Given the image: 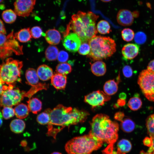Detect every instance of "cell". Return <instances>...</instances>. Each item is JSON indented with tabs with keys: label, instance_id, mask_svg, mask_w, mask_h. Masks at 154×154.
<instances>
[{
	"label": "cell",
	"instance_id": "cell-38",
	"mask_svg": "<svg viewBox=\"0 0 154 154\" xmlns=\"http://www.w3.org/2000/svg\"><path fill=\"white\" fill-rule=\"evenodd\" d=\"M145 34L142 32H139L135 35L134 37V40L137 43L141 44L144 43L146 40Z\"/></svg>",
	"mask_w": 154,
	"mask_h": 154
},
{
	"label": "cell",
	"instance_id": "cell-33",
	"mask_svg": "<svg viewBox=\"0 0 154 154\" xmlns=\"http://www.w3.org/2000/svg\"><path fill=\"white\" fill-rule=\"evenodd\" d=\"M121 34L123 39L127 42L132 41L134 38L135 35L134 31L128 28L123 29L121 31Z\"/></svg>",
	"mask_w": 154,
	"mask_h": 154
},
{
	"label": "cell",
	"instance_id": "cell-31",
	"mask_svg": "<svg viewBox=\"0 0 154 154\" xmlns=\"http://www.w3.org/2000/svg\"><path fill=\"white\" fill-rule=\"evenodd\" d=\"M72 70V68L71 65L66 62L58 64L56 68V73L66 75L70 73Z\"/></svg>",
	"mask_w": 154,
	"mask_h": 154
},
{
	"label": "cell",
	"instance_id": "cell-55",
	"mask_svg": "<svg viewBox=\"0 0 154 154\" xmlns=\"http://www.w3.org/2000/svg\"><path fill=\"white\" fill-rule=\"evenodd\" d=\"M153 154H154V152H153Z\"/></svg>",
	"mask_w": 154,
	"mask_h": 154
},
{
	"label": "cell",
	"instance_id": "cell-6",
	"mask_svg": "<svg viewBox=\"0 0 154 154\" xmlns=\"http://www.w3.org/2000/svg\"><path fill=\"white\" fill-rule=\"evenodd\" d=\"M22 61L8 58L0 64V81L3 84L14 85L20 82Z\"/></svg>",
	"mask_w": 154,
	"mask_h": 154
},
{
	"label": "cell",
	"instance_id": "cell-12",
	"mask_svg": "<svg viewBox=\"0 0 154 154\" xmlns=\"http://www.w3.org/2000/svg\"><path fill=\"white\" fill-rule=\"evenodd\" d=\"M62 43L64 48L71 52H77L81 43V41L78 35L74 33H69L64 37Z\"/></svg>",
	"mask_w": 154,
	"mask_h": 154
},
{
	"label": "cell",
	"instance_id": "cell-39",
	"mask_svg": "<svg viewBox=\"0 0 154 154\" xmlns=\"http://www.w3.org/2000/svg\"><path fill=\"white\" fill-rule=\"evenodd\" d=\"M68 57L69 55L67 52L61 50L59 52L57 59L60 62L64 63L68 60Z\"/></svg>",
	"mask_w": 154,
	"mask_h": 154
},
{
	"label": "cell",
	"instance_id": "cell-9",
	"mask_svg": "<svg viewBox=\"0 0 154 154\" xmlns=\"http://www.w3.org/2000/svg\"><path fill=\"white\" fill-rule=\"evenodd\" d=\"M137 82L145 97L149 101L154 102V72L147 69L142 70Z\"/></svg>",
	"mask_w": 154,
	"mask_h": 154
},
{
	"label": "cell",
	"instance_id": "cell-30",
	"mask_svg": "<svg viewBox=\"0 0 154 154\" xmlns=\"http://www.w3.org/2000/svg\"><path fill=\"white\" fill-rule=\"evenodd\" d=\"M142 104L141 99L139 97L135 96L130 99L128 102L127 105L131 110L135 111L141 108Z\"/></svg>",
	"mask_w": 154,
	"mask_h": 154
},
{
	"label": "cell",
	"instance_id": "cell-32",
	"mask_svg": "<svg viewBox=\"0 0 154 154\" xmlns=\"http://www.w3.org/2000/svg\"><path fill=\"white\" fill-rule=\"evenodd\" d=\"M148 133L150 137L154 136V114L149 116L146 120Z\"/></svg>",
	"mask_w": 154,
	"mask_h": 154
},
{
	"label": "cell",
	"instance_id": "cell-19",
	"mask_svg": "<svg viewBox=\"0 0 154 154\" xmlns=\"http://www.w3.org/2000/svg\"><path fill=\"white\" fill-rule=\"evenodd\" d=\"M119 74L117 77V80L116 82L114 80H111L106 81L104 84L103 89L104 92L109 96L115 94L118 89V84L119 82Z\"/></svg>",
	"mask_w": 154,
	"mask_h": 154
},
{
	"label": "cell",
	"instance_id": "cell-48",
	"mask_svg": "<svg viewBox=\"0 0 154 154\" xmlns=\"http://www.w3.org/2000/svg\"><path fill=\"white\" fill-rule=\"evenodd\" d=\"M4 85L0 81V95H1L3 91Z\"/></svg>",
	"mask_w": 154,
	"mask_h": 154
},
{
	"label": "cell",
	"instance_id": "cell-29",
	"mask_svg": "<svg viewBox=\"0 0 154 154\" xmlns=\"http://www.w3.org/2000/svg\"><path fill=\"white\" fill-rule=\"evenodd\" d=\"M97 29L98 32L102 34H108L111 31L109 23L104 20H101L98 22Z\"/></svg>",
	"mask_w": 154,
	"mask_h": 154
},
{
	"label": "cell",
	"instance_id": "cell-17",
	"mask_svg": "<svg viewBox=\"0 0 154 154\" xmlns=\"http://www.w3.org/2000/svg\"><path fill=\"white\" fill-rule=\"evenodd\" d=\"M44 36L47 42L52 45L58 44L61 39L60 33L54 29L47 30Z\"/></svg>",
	"mask_w": 154,
	"mask_h": 154
},
{
	"label": "cell",
	"instance_id": "cell-44",
	"mask_svg": "<svg viewBox=\"0 0 154 154\" xmlns=\"http://www.w3.org/2000/svg\"><path fill=\"white\" fill-rule=\"evenodd\" d=\"M147 69L154 72V59L151 60L148 63Z\"/></svg>",
	"mask_w": 154,
	"mask_h": 154
},
{
	"label": "cell",
	"instance_id": "cell-21",
	"mask_svg": "<svg viewBox=\"0 0 154 154\" xmlns=\"http://www.w3.org/2000/svg\"><path fill=\"white\" fill-rule=\"evenodd\" d=\"M132 145L128 140L123 139L119 141L117 144V150L115 154H126L131 149Z\"/></svg>",
	"mask_w": 154,
	"mask_h": 154
},
{
	"label": "cell",
	"instance_id": "cell-50",
	"mask_svg": "<svg viewBox=\"0 0 154 154\" xmlns=\"http://www.w3.org/2000/svg\"><path fill=\"white\" fill-rule=\"evenodd\" d=\"M140 154H153L152 153H148V152L147 153H146L142 150L141 151Z\"/></svg>",
	"mask_w": 154,
	"mask_h": 154
},
{
	"label": "cell",
	"instance_id": "cell-18",
	"mask_svg": "<svg viewBox=\"0 0 154 154\" xmlns=\"http://www.w3.org/2000/svg\"><path fill=\"white\" fill-rule=\"evenodd\" d=\"M37 72L39 78L43 81L51 79L54 74L52 69L46 64L40 66Z\"/></svg>",
	"mask_w": 154,
	"mask_h": 154
},
{
	"label": "cell",
	"instance_id": "cell-20",
	"mask_svg": "<svg viewBox=\"0 0 154 154\" xmlns=\"http://www.w3.org/2000/svg\"><path fill=\"white\" fill-rule=\"evenodd\" d=\"M91 69L92 72L96 76H103L106 71V65L103 62L98 61L91 64Z\"/></svg>",
	"mask_w": 154,
	"mask_h": 154
},
{
	"label": "cell",
	"instance_id": "cell-10",
	"mask_svg": "<svg viewBox=\"0 0 154 154\" xmlns=\"http://www.w3.org/2000/svg\"><path fill=\"white\" fill-rule=\"evenodd\" d=\"M110 99V96L102 91L98 90L86 95L84 96V101L94 108L103 105L106 102L109 101Z\"/></svg>",
	"mask_w": 154,
	"mask_h": 154
},
{
	"label": "cell",
	"instance_id": "cell-23",
	"mask_svg": "<svg viewBox=\"0 0 154 154\" xmlns=\"http://www.w3.org/2000/svg\"><path fill=\"white\" fill-rule=\"evenodd\" d=\"M27 102L29 111L34 114H37L42 109V102L37 98H34L29 99Z\"/></svg>",
	"mask_w": 154,
	"mask_h": 154
},
{
	"label": "cell",
	"instance_id": "cell-52",
	"mask_svg": "<svg viewBox=\"0 0 154 154\" xmlns=\"http://www.w3.org/2000/svg\"><path fill=\"white\" fill-rule=\"evenodd\" d=\"M51 154H62L61 153L59 152H53Z\"/></svg>",
	"mask_w": 154,
	"mask_h": 154
},
{
	"label": "cell",
	"instance_id": "cell-37",
	"mask_svg": "<svg viewBox=\"0 0 154 154\" xmlns=\"http://www.w3.org/2000/svg\"><path fill=\"white\" fill-rule=\"evenodd\" d=\"M32 37L35 38H38L40 37L44 34L41 28L39 26L33 27L30 30Z\"/></svg>",
	"mask_w": 154,
	"mask_h": 154
},
{
	"label": "cell",
	"instance_id": "cell-35",
	"mask_svg": "<svg viewBox=\"0 0 154 154\" xmlns=\"http://www.w3.org/2000/svg\"><path fill=\"white\" fill-rule=\"evenodd\" d=\"M2 112L3 117L6 119L12 117L15 114L14 109L10 107H4Z\"/></svg>",
	"mask_w": 154,
	"mask_h": 154
},
{
	"label": "cell",
	"instance_id": "cell-53",
	"mask_svg": "<svg viewBox=\"0 0 154 154\" xmlns=\"http://www.w3.org/2000/svg\"><path fill=\"white\" fill-rule=\"evenodd\" d=\"M1 95H0V106H1Z\"/></svg>",
	"mask_w": 154,
	"mask_h": 154
},
{
	"label": "cell",
	"instance_id": "cell-43",
	"mask_svg": "<svg viewBox=\"0 0 154 154\" xmlns=\"http://www.w3.org/2000/svg\"><path fill=\"white\" fill-rule=\"evenodd\" d=\"M0 33L6 34V31L2 20L0 19Z\"/></svg>",
	"mask_w": 154,
	"mask_h": 154
},
{
	"label": "cell",
	"instance_id": "cell-3",
	"mask_svg": "<svg viewBox=\"0 0 154 154\" xmlns=\"http://www.w3.org/2000/svg\"><path fill=\"white\" fill-rule=\"evenodd\" d=\"M90 124L89 134L103 142L114 144L117 140L119 125L116 121H112L107 115L96 114L92 118Z\"/></svg>",
	"mask_w": 154,
	"mask_h": 154
},
{
	"label": "cell",
	"instance_id": "cell-25",
	"mask_svg": "<svg viewBox=\"0 0 154 154\" xmlns=\"http://www.w3.org/2000/svg\"><path fill=\"white\" fill-rule=\"evenodd\" d=\"M11 130L13 132L19 133L22 132L25 127V122L21 119H15L13 120L10 125Z\"/></svg>",
	"mask_w": 154,
	"mask_h": 154
},
{
	"label": "cell",
	"instance_id": "cell-28",
	"mask_svg": "<svg viewBox=\"0 0 154 154\" xmlns=\"http://www.w3.org/2000/svg\"><path fill=\"white\" fill-rule=\"evenodd\" d=\"M16 15L14 11L11 9H7L3 12L2 17L6 23L11 24L14 22L16 20Z\"/></svg>",
	"mask_w": 154,
	"mask_h": 154
},
{
	"label": "cell",
	"instance_id": "cell-45",
	"mask_svg": "<svg viewBox=\"0 0 154 154\" xmlns=\"http://www.w3.org/2000/svg\"><path fill=\"white\" fill-rule=\"evenodd\" d=\"M125 100L119 98L117 101V104L118 106H123L125 105Z\"/></svg>",
	"mask_w": 154,
	"mask_h": 154
},
{
	"label": "cell",
	"instance_id": "cell-13",
	"mask_svg": "<svg viewBox=\"0 0 154 154\" xmlns=\"http://www.w3.org/2000/svg\"><path fill=\"white\" fill-rule=\"evenodd\" d=\"M134 17L133 12L127 9H121L117 13V20L118 23L124 26L131 25L133 23Z\"/></svg>",
	"mask_w": 154,
	"mask_h": 154
},
{
	"label": "cell",
	"instance_id": "cell-34",
	"mask_svg": "<svg viewBox=\"0 0 154 154\" xmlns=\"http://www.w3.org/2000/svg\"><path fill=\"white\" fill-rule=\"evenodd\" d=\"M50 120L49 114L45 110L44 112L38 115L37 118V122L40 124L42 125L48 124Z\"/></svg>",
	"mask_w": 154,
	"mask_h": 154
},
{
	"label": "cell",
	"instance_id": "cell-5",
	"mask_svg": "<svg viewBox=\"0 0 154 154\" xmlns=\"http://www.w3.org/2000/svg\"><path fill=\"white\" fill-rule=\"evenodd\" d=\"M103 143L89 134L72 139L66 143L65 148L68 154H91L100 148Z\"/></svg>",
	"mask_w": 154,
	"mask_h": 154
},
{
	"label": "cell",
	"instance_id": "cell-2",
	"mask_svg": "<svg viewBox=\"0 0 154 154\" xmlns=\"http://www.w3.org/2000/svg\"><path fill=\"white\" fill-rule=\"evenodd\" d=\"M99 17L91 11H79L72 16V19L64 33V37L72 31L78 35L81 43L87 42L97 33L96 23Z\"/></svg>",
	"mask_w": 154,
	"mask_h": 154
},
{
	"label": "cell",
	"instance_id": "cell-49",
	"mask_svg": "<svg viewBox=\"0 0 154 154\" xmlns=\"http://www.w3.org/2000/svg\"><path fill=\"white\" fill-rule=\"evenodd\" d=\"M3 123V116L1 113L0 112V127Z\"/></svg>",
	"mask_w": 154,
	"mask_h": 154
},
{
	"label": "cell",
	"instance_id": "cell-14",
	"mask_svg": "<svg viewBox=\"0 0 154 154\" xmlns=\"http://www.w3.org/2000/svg\"><path fill=\"white\" fill-rule=\"evenodd\" d=\"M139 51L138 45L133 43H128L123 47L121 52L125 58L131 60L135 58L138 55Z\"/></svg>",
	"mask_w": 154,
	"mask_h": 154
},
{
	"label": "cell",
	"instance_id": "cell-22",
	"mask_svg": "<svg viewBox=\"0 0 154 154\" xmlns=\"http://www.w3.org/2000/svg\"><path fill=\"white\" fill-rule=\"evenodd\" d=\"M14 35L16 39L21 42H27L32 37L29 28L22 29Z\"/></svg>",
	"mask_w": 154,
	"mask_h": 154
},
{
	"label": "cell",
	"instance_id": "cell-16",
	"mask_svg": "<svg viewBox=\"0 0 154 154\" xmlns=\"http://www.w3.org/2000/svg\"><path fill=\"white\" fill-rule=\"evenodd\" d=\"M51 79V84L57 90H64L67 83V77L66 75L55 73Z\"/></svg>",
	"mask_w": 154,
	"mask_h": 154
},
{
	"label": "cell",
	"instance_id": "cell-47",
	"mask_svg": "<svg viewBox=\"0 0 154 154\" xmlns=\"http://www.w3.org/2000/svg\"><path fill=\"white\" fill-rule=\"evenodd\" d=\"M119 97L120 99L125 100L126 95L125 93H122L119 94Z\"/></svg>",
	"mask_w": 154,
	"mask_h": 154
},
{
	"label": "cell",
	"instance_id": "cell-26",
	"mask_svg": "<svg viewBox=\"0 0 154 154\" xmlns=\"http://www.w3.org/2000/svg\"><path fill=\"white\" fill-rule=\"evenodd\" d=\"M121 122V128L125 132L130 133L132 131L135 129V124L130 118L127 117L124 118Z\"/></svg>",
	"mask_w": 154,
	"mask_h": 154
},
{
	"label": "cell",
	"instance_id": "cell-15",
	"mask_svg": "<svg viewBox=\"0 0 154 154\" xmlns=\"http://www.w3.org/2000/svg\"><path fill=\"white\" fill-rule=\"evenodd\" d=\"M26 83L31 87H37L43 86L46 84L39 82V78L37 71L34 68H29L26 72Z\"/></svg>",
	"mask_w": 154,
	"mask_h": 154
},
{
	"label": "cell",
	"instance_id": "cell-46",
	"mask_svg": "<svg viewBox=\"0 0 154 154\" xmlns=\"http://www.w3.org/2000/svg\"><path fill=\"white\" fill-rule=\"evenodd\" d=\"M152 139V145L150 147L148 151V152L153 153L154 151V136L153 137H150Z\"/></svg>",
	"mask_w": 154,
	"mask_h": 154
},
{
	"label": "cell",
	"instance_id": "cell-40",
	"mask_svg": "<svg viewBox=\"0 0 154 154\" xmlns=\"http://www.w3.org/2000/svg\"><path fill=\"white\" fill-rule=\"evenodd\" d=\"M122 72L124 76L127 78L131 77L133 74V70L131 67L129 66H125L122 69Z\"/></svg>",
	"mask_w": 154,
	"mask_h": 154
},
{
	"label": "cell",
	"instance_id": "cell-36",
	"mask_svg": "<svg viewBox=\"0 0 154 154\" xmlns=\"http://www.w3.org/2000/svg\"><path fill=\"white\" fill-rule=\"evenodd\" d=\"M78 51L80 54L87 55L90 51V46L87 42H82Z\"/></svg>",
	"mask_w": 154,
	"mask_h": 154
},
{
	"label": "cell",
	"instance_id": "cell-42",
	"mask_svg": "<svg viewBox=\"0 0 154 154\" xmlns=\"http://www.w3.org/2000/svg\"><path fill=\"white\" fill-rule=\"evenodd\" d=\"M144 145L148 147H151L152 145V139L151 137H147L143 140Z\"/></svg>",
	"mask_w": 154,
	"mask_h": 154
},
{
	"label": "cell",
	"instance_id": "cell-8",
	"mask_svg": "<svg viewBox=\"0 0 154 154\" xmlns=\"http://www.w3.org/2000/svg\"><path fill=\"white\" fill-rule=\"evenodd\" d=\"M23 54V46L16 40L13 31L8 35L0 33V58L4 60L11 56Z\"/></svg>",
	"mask_w": 154,
	"mask_h": 154
},
{
	"label": "cell",
	"instance_id": "cell-24",
	"mask_svg": "<svg viewBox=\"0 0 154 154\" xmlns=\"http://www.w3.org/2000/svg\"><path fill=\"white\" fill-rule=\"evenodd\" d=\"M14 110L16 116L20 119L26 118L29 115V112L28 106L23 103L17 105Z\"/></svg>",
	"mask_w": 154,
	"mask_h": 154
},
{
	"label": "cell",
	"instance_id": "cell-41",
	"mask_svg": "<svg viewBox=\"0 0 154 154\" xmlns=\"http://www.w3.org/2000/svg\"><path fill=\"white\" fill-rule=\"evenodd\" d=\"M125 117L124 114L121 112L116 113L114 116V118L116 120L121 122Z\"/></svg>",
	"mask_w": 154,
	"mask_h": 154
},
{
	"label": "cell",
	"instance_id": "cell-7",
	"mask_svg": "<svg viewBox=\"0 0 154 154\" xmlns=\"http://www.w3.org/2000/svg\"><path fill=\"white\" fill-rule=\"evenodd\" d=\"M14 85H5L3 91L1 96V105L4 107H12L18 105L24 97L29 99L34 95L30 89L27 92L21 91Z\"/></svg>",
	"mask_w": 154,
	"mask_h": 154
},
{
	"label": "cell",
	"instance_id": "cell-51",
	"mask_svg": "<svg viewBox=\"0 0 154 154\" xmlns=\"http://www.w3.org/2000/svg\"><path fill=\"white\" fill-rule=\"evenodd\" d=\"M101 1L104 2H108L112 0H100Z\"/></svg>",
	"mask_w": 154,
	"mask_h": 154
},
{
	"label": "cell",
	"instance_id": "cell-4",
	"mask_svg": "<svg viewBox=\"0 0 154 154\" xmlns=\"http://www.w3.org/2000/svg\"><path fill=\"white\" fill-rule=\"evenodd\" d=\"M90 51L87 56L93 61L111 56L116 51L115 41L109 37L95 36L88 41Z\"/></svg>",
	"mask_w": 154,
	"mask_h": 154
},
{
	"label": "cell",
	"instance_id": "cell-11",
	"mask_svg": "<svg viewBox=\"0 0 154 154\" xmlns=\"http://www.w3.org/2000/svg\"><path fill=\"white\" fill-rule=\"evenodd\" d=\"M36 0H16L14 3V11L17 15L29 16L32 12Z\"/></svg>",
	"mask_w": 154,
	"mask_h": 154
},
{
	"label": "cell",
	"instance_id": "cell-54",
	"mask_svg": "<svg viewBox=\"0 0 154 154\" xmlns=\"http://www.w3.org/2000/svg\"><path fill=\"white\" fill-rule=\"evenodd\" d=\"M4 0H0V3L2 2Z\"/></svg>",
	"mask_w": 154,
	"mask_h": 154
},
{
	"label": "cell",
	"instance_id": "cell-1",
	"mask_svg": "<svg viewBox=\"0 0 154 154\" xmlns=\"http://www.w3.org/2000/svg\"><path fill=\"white\" fill-rule=\"evenodd\" d=\"M45 110L50 117L47 134L54 139L57 133L65 127L84 122L89 115L84 110L72 108L61 104H58L53 110L48 108Z\"/></svg>",
	"mask_w": 154,
	"mask_h": 154
},
{
	"label": "cell",
	"instance_id": "cell-27",
	"mask_svg": "<svg viewBox=\"0 0 154 154\" xmlns=\"http://www.w3.org/2000/svg\"><path fill=\"white\" fill-rule=\"evenodd\" d=\"M58 53V49L56 46L50 45L45 51V57L48 61L55 60L57 58Z\"/></svg>",
	"mask_w": 154,
	"mask_h": 154
}]
</instances>
